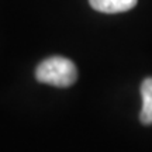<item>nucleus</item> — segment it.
I'll return each instance as SVG.
<instances>
[{"label":"nucleus","mask_w":152,"mask_h":152,"mask_svg":"<svg viewBox=\"0 0 152 152\" xmlns=\"http://www.w3.org/2000/svg\"><path fill=\"white\" fill-rule=\"evenodd\" d=\"M138 0H89V3L94 10L106 14L124 13L134 9Z\"/></svg>","instance_id":"nucleus-2"},{"label":"nucleus","mask_w":152,"mask_h":152,"mask_svg":"<svg viewBox=\"0 0 152 152\" xmlns=\"http://www.w3.org/2000/svg\"><path fill=\"white\" fill-rule=\"evenodd\" d=\"M141 97L142 109L140 120L142 124H152V77H148L141 85Z\"/></svg>","instance_id":"nucleus-3"},{"label":"nucleus","mask_w":152,"mask_h":152,"mask_svg":"<svg viewBox=\"0 0 152 152\" xmlns=\"http://www.w3.org/2000/svg\"><path fill=\"white\" fill-rule=\"evenodd\" d=\"M37 80L45 85L68 87L77 79V71L72 61L64 56H51L38 65L35 71Z\"/></svg>","instance_id":"nucleus-1"}]
</instances>
